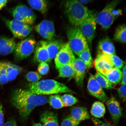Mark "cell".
I'll list each match as a JSON object with an SVG mask.
<instances>
[{"instance_id":"29","label":"cell","mask_w":126,"mask_h":126,"mask_svg":"<svg viewBox=\"0 0 126 126\" xmlns=\"http://www.w3.org/2000/svg\"><path fill=\"white\" fill-rule=\"evenodd\" d=\"M47 23V20H43L36 26L35 30L42 37L47 40H51L52 39L48 34Z\"/></svg>"},{"instance_id":"15","label":"cell","mask_w":126,"mask_h":126,"mask_svg":"<svg viewBox=\"0 0 126 126\" xmlns=\"http://www.w3.org/2000/svg\"><path fill=\"white\" fill-rule=\"evenodd\" d=\"M16 45L13 39L7 37L0 38V55H6L12 53Z\"/></svg>"},{"instance_id":"20","label":"cell","mask_w":126,"mask_h":126,"mask_svg":"<svg viewBox=\"0 0 126 126\" xmlns=\"http://www.w3.org/2000/svg\"><path fill=\"white\" fill-rule=\"evenodd\" d=\"M63 44V43L62 41L59 40H54L49 42H47V50L51 60L56 57Z\"/></svg>"},{"instance_id":"5","label":"cell","mask_w":126,"mask_h":126,"mask_svg":"<svg viewBox=\"0 0 126 126\" xmlns=\"http://www.w3.org/2000/svg\"><path fill=\"white\" fill-rule=\"evenodd\" d=\"M119 2L116 0L111 1L105 7L96 17V21L103 29L108 30L116 20L112 15V11Z\"/></svg>"},{"instance_id":"2","label":"cell","mask_w":126,"mask_h":126,"mask_svg":"<svg viewBox=\"0 0 126 126\" xmlns=\"http://www.w3.org/2000/svg\"><path fill=\"white\" fill-rule=\"evenodd\" d=\"M28 89L33 93L42 95L72 92L65 85L51 79L43 80L30 83L28 85Z\"/></svg>"},{"instance_id":"46","label":"cell","mask_w":126,"mask_h":126,"mask_svg":"<svg viewBox=\"0 0 126 126\" xmlns=\"http://www.w3.org/2000/svg\"><path fill=\"white\" fill-rule=\"evenodd\" d=\"M78 1L81 3L83 5V4H87L91 1L90 0H78Z\"/></svg>"},{"instance_id":"30","label":"cell","mask_w":126,"mask_h":126,"mask_svg":"<svg viewBox=\"0 0 126 126\" xmlns=\"http://www.w3.org/2000/svg\"><path fill=\"white\" fill-rule=\"evenodd\" d=\"M48 101L50 105L55 109H60L64 107L61 96L59 94L50 96Z\"/></svg>"},{"instance_id":"18","label":"cell","mask_w":126,"mask_h":126,"mask_svg":"<svg viewBox=\"0 0 126 126\" xmlns=\"http://www.w3.org/2000/svg\"><path fill=\"white\" fill-rule=\"evenodd\" d=\"M70 115L78 122L87 120L90 119V116L85 107H75L71 110Z\"/></svg>"},{"instance_id":"44","label":"cell","mask_w":126,"mask_h":126,"mask_svg":"<svg viewBox=\"0 0 126 126\" xmlns=\"http://www.w3.org/2000/svg\"><path fill=\"white\" fill-rule=\"evenodd\" d=\"M3 126H18L16 123V121L15 119H12L9 120Z\"/></svg>"},{"instance_id":"6","label":"cell","mask_w":126,"mask_h":126,"mask_svg":"<svg viewBox=\"0 0 126 126\" xmlns=\"http://www.w3.org/2000/svg\"><path fill=\"white\" fill-rule=\"evenodd\" d=\"M97 15V13L89 10L87 16L79 26L81 32L90 44L95 35Z\"/></svg>"},{"instance_id":"36","label":"cell","mask_w":126,"mask_h":126,"mask_svg":"<svg viewBox=\"0 0 126 126\" xmlns=\"http://www.w3.org/2000/svg\"><path fill=\"white\" fill-rule=\"evenodd\" d=\"M38 70L40 75H46L48 73L49 71V67L47 63L42 62L39 64Z\"/></svg>"},{"instance_id":"19","label":"cell","mask_w":126,"mask_h":126,"mask_svg":"<svg viewBox=\"0 0 126 126\" xmlns=\"http://www.w3.org/2000/svg\"><path fill=\"white\" fill-rule=\"evenodd\" d=\"M5 21L8 27L11 31L14 37L16 38H17L24 28L28 25L15 19L12 20H7Z\"/></svg>"},{"instance_id":"4","label":"cell","mask_w":126,"mask_h":126,"mask_svg":"<svg viewBox=\"0 0 126 126\" xmlns=\"http://www.w3.org/2000/svg\"><path fill=\"white\" fill-rule=\"evenodd\" d=\"M67 33L70 48L77 56L89 48L87 41L79 27L74 26L69 28Z\"/></svg>"},{"instance_id":"35","label":"cell","mask_w":126,"mask_h":126,"mask_svg":"<svg viewBox=\"0 0 126 126\" xmlns=\"http://www.w3.org/2000/svg\"><path fill=\"white\" fill-rule=\"evenodd\" d=\"M111 57L114 67L120 69L123 67L124 62L119 57L116 55H111Z\"/></svg>"},{"instance_id":"34","label":"cell","mask_w":126,"mask_h":126,"mask_svg":"<svg viewBox=\"0 0 126 126\" xmlns=\"http://www.w3.org/2000/svg\"><path fill=\"white\" fill-rule=\"evenodd\" d=\"M26 77L28 81L33 83L39 81L41 78L42 76L38 72L31 71L27 74Z\"/></svg>"},{"instance_id":"10","label":"cell","mask_w":126,"mask_h":126,"mask_svg":"<svg viewBox=\"0 0 126 126\" xmlns=\"http://www.w3.org/2000/svg\"><path fill=\"white\" fill-rule=\"evenodd\" d=\"M94 64L97 72L103 76L114 68L112 62L111 55H110L97 56L94 61Z\"/></svg>"},{"instance_id":"16","label":"cell","mask_w":126,"mask_h":126,"mask_svg":"<svg viewBox=\"0 0 126 126\" xmlns=\"http://www.w3.org/2000/svg\"><path fill=\"white\" fill-rule=\"evenodd\" d=\"M19 13L26 20L27 24L32 25L35 22L36 16L33 11L26 6L20 5L17 6L14 9Z\"/></svg>"},{"instance_id":"7","label":"cell","mask_w":126,"mask_h":126,"mask_svg":"<svg viewBox=\"0 0 126 126\" xmlns=\"http://www.w3.org/2000/svg\"><path fill=\"white\" fill-rule=\"evenodd\" d=\"M36 43V41L31 38L18 42L14 51L16 59L21 60L30 56L34 51Z\"/></svg>"},{"instance_id":"1","label":"cell","mask_w":126,"mask_h":126,"mask_svg":"<svg viewBox=\"0 0 126 126\" xmlns=\"http://www.w3.org/2000/svg\"><path fill=\"white\" fill-rule=\"evenodd\" d=\"M48 99L44 95H39L29 90H15L11 97L12 105L19 111L21 119L26 120L36 107L46 104Z\"/></svg>"},{"instance_id":"47","label":"cell","mask_w":126,"mask_h":126,"mask_svg":"<svg viewBox=\"0 0 126 126\" xmlns=\"http://www.w3.org/2000/svg\"><path fill=\"white\" fill-rule=\"evenodd\" d=\"M32 126H43L40 123H34L33 124Z\"/></svg>"},{"instance_id":"42","label":"cell","mask_w":126,"mask_h":126,"mask_svg":"<svg viewBox=\"0 0 126 126\" xmlns=\"http://www.w3.org/2000/svg\"><path fill=\"white\" fill-rule=\"evenodd\" d=\"M126 65L123 68L122 72V79H121V84L122 85L126 84Z\"/></svg>"},{"instance_id":"11","label":"cell","mask_w":126,"mask_h":126,"mask_svg":"<svg viewBox=\"0 0 126 126\" xmlns=\"http://www.w3.org/2000/svg\"><path fill=\"white\" fill-rule=\"evenodd\" d=\"M109 111L115 124H117L122 115L120 104L114 97H111L107 102Z\"/></svg>"},{"instance_id":"3","label":"cell","mask_w":126,"mask_h":126,"mask_svg":"<svg viewBox=\"0 0 126 126\" xmlns=\"http://www.w3.org/2000/svg\"><path fill=\"white\" fill-rule=\"evenodd\" d=\"M65 12L68 19L74 26H80L87 16L89 10L78 0H70L66 3Z\"/></svg>"},{"instance_id":"27","label":"cell","mask_w":126,"mask_h":126,"mask_svg":"<svg viewBox=\"0 0 126 126\" xmlns=\"http://www.w3.org/2000/svg\"><path fill=\"white\" fill-rule=\"evenodd\" d=\"M126 25H120L115 32L114 39L116 41L125 43L126 42Z\"/></svg>"},{"instance_id":"32","label":"cell","mask_w":126,"mask_h":126,"mask_svg":"<svg viewBox=\"0 0 126 126\" xmlns=\"http://www.w3.org/2000/svg\"><path fill=\"white\" fill-rule=\"evenodd\" d=\"M61 97L64 107L72 106L78 102L76 97L69 94H64L61 96Z\"/></svg>"},{"instance_id":"13","label":"cell","mask_w":126,"mask_h":126,"mask_svg":"<svg viewBox=\"0 0 126 126\" xmlns=\"http://www.w3.org/2000/svg\"><path fill=\"white\" fill-rule=\"evenodd\" d=\"M73 65L75 71V82L78 86H82L87 67L84 63L79 58H75Z\"/></svg>"},{"instance_id":"40","label":"cell","mask_w":126,"mask_h":126,"mask_svg":"<svg viewBox=\"0 0 126 126\" xmlns=\"http://www.w3.org/2000/svg\"><path fill=\"white\" fill-rule=\"evenodd\" d=\"M118 94L120 98L124 101L126 100V84L122 85L118 89Z\"/></svg>"},{"instance_id":"22","label":"cell","mask_w":126,"mask_h":126,"mask_svg":"<svg viewBox=\"0 0 126 126\" xmlns=\"http://www.w3.org/2000/svg\"><path fill=\"white\" fill-rule=\"evenodd\" d=\"M6 69L9 81L15 80L22 70L21 67L8 62L6 64Z\"/></svg>"},{"instance_id":"12","label":"cell","mask_w":126,"mask_h":126,"mask_svg":"<svg viewBox=\"0 0 126 126\" xmlns=\"http://www.w3.org/2000/svg\"><path fill=\"white\" fill-rule=\"evenodd\" d=\"M47 42L42 41L39 42L34 52V60L39 63H49L51 62L47 49Z\"/></svg>"},{"instance_id":"38","label":"cell","mask_w":126,"mask_h":126,"mask_svg":"<svg viewBox=\"0 0 126 126\" xmlns=\"http://www.w3.org/2000/svg\"><path fill=\"white\" fill-rule=\"evenodd\" d=\"M92 121L94 126H115L110 123L103 122L97 118H93Z\"/></svg>"},{"instance_id":"8","label":"cell","mask_w":126,"mask_h":126,"mask_svg":"<svg viewBox=\"0 0 126 126\" xmlns=\"http://www.w3.org/2000/svg\"><path fill=\"white\" fill-rule=\"evenodd\" d=\"M55 59V66L57 70L65 64H73L75 56L68 42L63 44Z\"/></svg>"},{"instance_id":"21","label":"cell","mask_w":126,"mask_h":126,"mask_svg":"<svg viewBox=\"0 0 126 126\" xmlns=\"http://www.w3.org/2000/svg\"><path fill=\"white\" fill-rule=\"evenodd\" d=\"M122 72L120 69L113 68L104 76L113 84H118L122 79Z\"/></svg>"},{"instance_id":"33","label":"cell","mask_w":126,"mask_h":126,"mask_svg":"<svg viewBox=\"0 0 126 126\" xmlns=\"http://www.w3.org/2000/svg\"><path fill=\"white\" fill-rule=\"evenodd\" d=\"M80 122L75 120L69 115L63 119L61 126H78Z\"/></svg>"},{"instance_id":"37","label":"cell","mask_w":126,"mask_h":126,"mask_svg":"<svg viewBox=\"0 0 126 126\" xmlns=\"http://www.w3.org/2000/svg\"><path fill=\"white\" fill-rule=\"evenodd\" d=\"M32 31V28L29 25H27L19 34L17 38L22 39L26 37Z\"/></svg>"},{"instance_id":"45","label":"cell","mask_w":126,"mask_h":126,"mask_svg":"<svg viewBox=\"0 0 126 126\" xmlns=\"http://www.w3.org/2000/svg\"><path fill=\"white\" fill-rule=\"evenodd\" d=\"M7 2V1L6 0H0V10H1L5 6Z\"/></svg>"},{"instance_id":"26","label":"cell","mask_w":126,"mask_h":126,"mask_svg":"<svg viewBox=\"0 0 126 126\" xmlns=\"http://www.w3.org/2000/svg\"><path fill=\"white\" fill-rule=\"evenodd\" d=\"M79 58L86 64L87 68H91L93 65V61L90 50L89 48L86 49L78 56Z\"/></svg>"},{"instance_id":"28","label":"cell","mask_w":126,"mask_h":126,"mask_svg":"<svg viewBox=\"0 0 126 126\" xmlns=\"http://www.w3.org/2000/svg\"><path fill=\"white\" fill-rule=\"evenodd\" d=\"M96 79L102 88L111 89L114 87V85L106 77L98 72H97L94 75Z\"/></svg>"},{"instance_id":"14","label":"cell","mask_w":126,"mask_h":126,"mask_svg":"<svg viewBox=\"0 0 126 126\" xmlns=\"http://www.w3.org/2000/svg\"><path fill=\"white\" fill-rule=\"evenodd\" d=\"M97 56L102 55H116L114 44L109 38H105L100 41L97 49Z\"/></svg>"},{"instance_id":"17","label":"cell","mask_w":126,"mask_h":126,"mask_svg":"<svg viewBox=\"0 0 126 126\" xmlns=\"http://www.w3.org/2000/svg\"><path fill=\"white\" fill-rule=\"evenodd\" d=\"M43 126H59L57 114L51 111H45L40 117Z\"/></svg>"},{"instance_id":"31","label":"cell","mask_w":126,"mask_h":126,"mask_svg":"<svg viewBox=\"0 0 126 126\" xmlns=\"http://www.w3.org/2000/svg\"><path fill=\"white\" fill-rule=\"evenodd\" d=\"M7 62L0 61V85L6 84L8 82L7 69Z\"/></svg>"},{"instance_id":"39","label":"cell","mask_w":126,"mask_h":126,"mask_svg":"<svg viewBox=\"0 0 126 126\" xmlns=\"http://www.w3.org/2000/svg\"><path fill=\"white\" fill-rule=\"evenodd\" d=\"M47 29L50 37L52 39L55 35V30L54 24L51 21L47 20Z\"/></svg>"},{"instance_id":"25","label":"cell","mask_w":126,"mask_h":126,"mask_svg":"<svg viewBox=\"0 0 126 126\" xmlns=\"http://www.w3.org/2000/svg\"><path fill=\"white\" fill-rule=\"evenodd\" d=\"M29 5L32 8L38 11L42 14L46 12L47 3L46 1L44 0H35L28 1Z\"/></svg>"},{"instance_id":"43","label":"cell","mask_w":126,"mask_h":126,"mask_svg":"<svg viewBox=\"0 0 126 126\" xmlns=\"http://www.w3.org/2000/svg\"><path fill=\"white\" fill-rule=\"evenodd\" d=\"M122 14V10L121 9H114L112 11V15L116 19L119 16Z\"/></svg>"},{"instance_id":"24","label":"cell","mask_w":126,"mask_h":126,"mask_svg":"<svg viewBox=\"0 0 126 126\" xmlns=\"http://www.w3.org/2000/svg\"><path fill=\"white\" fill-rule=\"evenodd\" d=\"M60 78L71 79L74 77L75 71L73 64H65L58 69Z\"/></svg>"},{"instance_id":"23","label":"cell","mask_w":126,"mask_h":126,"mask_svg":"<svg viewBox=\"0 0 126 126\" xmlns=\"http://www.w3.org/2000/svg\"><path fill=\"white\" fill-rule=\"evenodd\" d=\"M106 112V109L104 104L100 101L95 102L93 104L91 113L96 118L103 117Z\"/></svg>"},{"instance_id":"41","label":"cell","mask_w":126,"mask_h":126,"mask_svg":"<svg viewBox=\"0 0 126 126\" xmlns=\"http://www.w3.org/2000/svg\"><path fill=\"white\" fill-rule=\"evenodd\" d=\"M3 108L2 105L0 104V126H3L4 124V115Z\"/></svg>"},{"instance_id":"9","label":"cell","mask_w":126,"mask_h":126,"mask_svg":"<svg viewBox=\"0 0 126 126\" xmlns=\"http://www.w3.org/2000/svg\"><path fill=\"white\" fill-rule=\"evenodd\" d=\"M87 89L90 94L102 102H106L108 97L94 77L91 74L88 80Z\"/></svg>"}]
</instances>
